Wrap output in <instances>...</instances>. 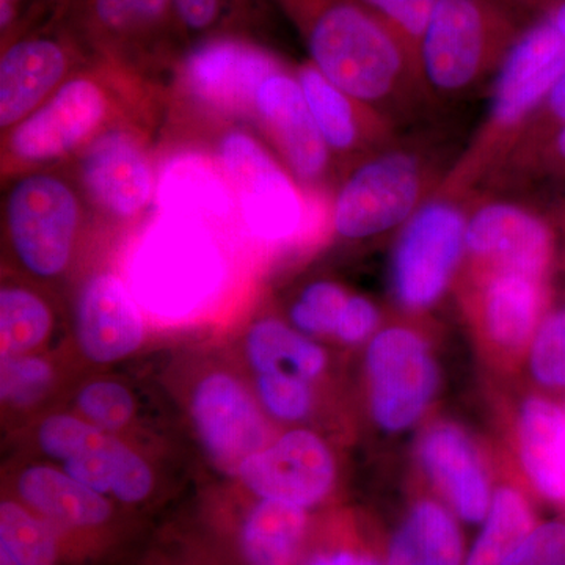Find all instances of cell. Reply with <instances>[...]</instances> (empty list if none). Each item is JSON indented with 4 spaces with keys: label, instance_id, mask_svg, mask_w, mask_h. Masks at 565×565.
I'll return each instance as SVG.
<instances>
[{
    "label": "cell",
    "instance_id": "6da1fadb",
    "mask_svg": "<svg viewBox=\"0 0 565 565\" xmlns=\"http://www.w3.org/2000/svg\"><path fill=\"white\" fill-rule=\"evenodd\" d=\"M311 63L334 85L393 118L424 99L418 74L384 25L355 0H278Z\"/></svg>",
    "mask_w": 565,
    "mask_h": 565
},
{
    "label": "cell",
    "instance_id": "7a4b0ae2",
    "mask_svg": "<svg viewBox=\"0 0 565 565\" xmlns=\"http://www.w3.org/2000/svg\"><path fill=\"white\" fill-rule=\"evenodd\" d=\"M564 71V36L550 22L534 20L494 74L484 122L434 193L462 200L492 177Z\"/></svg>",
    "mask_w": 565,
    "mask_h": 565
},
{
    "label": "cell",
    "instance_id": "3957f363",
    "mask_svg": "<svg viewBox=\"0 0 565 565\" xmlns=\"http://www.w3.org/2000/svg\"><path fill=\"white\" fill-rule=\"evenodd\" d=\"M533 21L505 0H440L419 47L424 98L456 99L473 92L497 74Z\"/></svg>",
    "mask_w": 565,
    "mask_h": 565
},
{
    "label": "cell",
    "instance_id": "277c9868",
    "mask_svg": "<svg viewBox=\"0 0 565 565\" xmlns=\"http://www.w3.org/2000/svg\"><path fill=\"white\" fill-rule=\"evenodd\" d=\"M225 270L210 223L159 212L134 247L129 291L148 313L182 319L218 292Z\"/></svg>",
    "mask_w": 565,
    "mask_h": 565
},
{
    "label": "cell",
    "instance_id": "5b68a950",
    "mask_svg": "<svg viewBox=\"0 0 565 565\" xmlns=\"http://www.w3.org/2000/svg\"><path fill=\"white\" fill-rule=\"evenodd\" d=\"M103 61V68L74 73L43 106L7 132L3 166L21 170L58 161L117 126L120 99L111 88V74L118 63Z\"/></svg>",
    "mask_w": 565,
    "mask_h": 565
},
{
    "label": "cell",
    "instance_id": "8992f818",
    "mask_svg": "<svg viewBox=\"0 0 565 565\" xmlns=\"http://www.w3.org/2000/svg\"><path fill=\"white\" fill-rule=\"evenodd\" d=\"M423 152L393 141L366 156L345 174L333 199L332 225L344 239L392 232L411 221L437 191Z\"/></svg>",
    "mask_w": 565,
    "mask_h": 565
},
{
    "label": "cell",
    "instance_id": "52a82bcc",
    "mask_svg": "<svg viewBox=\"0 0 565 565\" xmlns=\"http://www.w3.org/2000/svg\"><path fill=\"white\" fill-rule=\"evenodd\" d=\"M217 161L253 236L278 244L302 232L307 199L285 163L262 141L243 129H232L218 143Z\"/></svg>",
    "mask_w": 565,
    "mask_h": 565
},
{
    "label": "cell",
    "instance_id": "ba28073f",
    "mask_svg": "<svg viewBox=\"0 0 565 565\" xmlns=\"http://www.w3.org/2000/svg\"><path fill=\"white\" fill-rule=\"evenodd\" d=\"M3 214L22 266L43 278L62 274L81 225L79 195L73 185L57 174H24L11 185Z\"/></svg>",
    "mask_w": 565,
    "mask_h": 565
},
{
    "label": "cell",
    "instance_id": "9c48e42d",
    "mask_svg": "<svg viewBox=\"0 0 565 565\" xmlns=\"http://www.w3.org/2000/svg\"><path fill=\"white\" fill-rule=\"evenodd\" d=\"M467 215L460 199L433 193L405 223L392 264L394 294L422 310L440 299L465 252Z\"/></svg>",
    "mask_w": 565,
    "mask_h": 565
},
{
    "label": "cell",
    "instance_id": "30bf717a",
    "mask_svg": "<svg viewBox=\"0 0 565 565\" xmlns=\"http://www.w3.org/2000/svg\"><path fill=\"white\" fill-rule=\"evenodd\" d=\"M55 21L96 57L129 70L184 35L173 0H58Z\"/></svg>",
    "mask_w": 565,
    "mask_h": 565
},
{
    "label": "cell",
    "instance_id": "8fae6325",
    "mask_svg": "<svg viewBox=\"0 0 565 565\" xmlns=\"http://www.w3.org/2000/svg\"><path fill=\"white\" fill-rule=\"evenodd\" d=\"M87 47L62 22L51 21L2 44L0 128L3 134L43 106L77 73Z\"/></svg>",
    "mask_w": 565,
    "mask_h": 565
},
{
    "label": "cell",
    "instance_id": "7c38bea8",
    "mask_svg": "<svg viewBox=\"0 0 565 565\" xmlns=\"http://www.w3.org/2000/svg\"><path fill=\"white\" fill-rule=\"evenodd\" d=\"M282 63L267 50L237 39L217 36L200 41L178 73L181 92L207 111L255 117L259 87Z\"/></svg>",
    "mask_w": 565,
    "mask_h": 565
},
{
    "label": "cell",
    "instance_id": "4fadbf2b",
    "mask_svg": "<svg viewBox=\"0 0 565 565\" xmlns=\"http://www.w3.org/2000/svg\"><path fill=\"white\" fill-rule=\"evenodd\" d=\"M79 174L88 199L104 214L129 221L156 200L158 173L145 139L120 125L107 129L81 151Z\"/></svg>",
    "mask_w": 565,
    "mask_h": 565
},
{
    "label": "cell",
    "instance_id": "5bb4252c",
    "mask_svg": "<svg viewBox=\"0 0 565 565\" xmlns=\"http://www.w3.org/2000/svg\"><path fill=\"white\" fill-rule=\"evenodd\" d=\"M371 407L386 430L414 424L433 399L437 370L422 338L407 329L385 330L367 351Z\"/></svg>",
    "mask_w": 565,
    "mask_h": 565
},
{
    "label": "cell",
    "instance_id": "9a60e30c",
    "mask_svg": "<svg viewBox=\"0 0 565 565\" xmlns=\"http://www.w3.org/2000/svg\"><path fill=\"white\" fill-rule=\"evenodd\" d=\"M465 250L492 269L544 280L555 253L552 226L511 200H487L467 215Z\"/></svg>",
    "mask_w": 565,
    "mask_h": 565
},
{
    "label": "cell",
    "instance_id": "2e32d148",
    "mask_svg": "<svg viewBox=\"0 0 565 565\" xmlns=\"http://www.w3.org/2000/svg\"><path fill=\"white\" fill-rule=\"evenodd\" d=\"M255 118L297 181L318 188L326 180L333 156L296 74L282 66L263 82L256 93Z\"/></svg>",
    "mask_w": 565,
    "mask_h": 565
},
{
    "label": "cell",
    "instance_id": "e0dca14e",
    "mask_svg": "<svg viewBox=\"0 0 565 565\" xmlns=\"http://www.w3.org/2000/svg\"><path fill=\"white\" fill-rule=\"evenodd\" d=\"M237 476L262 500L308 508L329 492L334 465L321 438L308 430H292L277 444L248 457Z\"/></svg>",
    "mask_w": 565,
    "mask_h": 565
},
{
    "label": "cell",
    "instance_id": "ac0fdd59",
    "mask_svg": "<svg viewBox=\"0 0 565 565\" xmlns=\"http://www.w3.org/2000/svg\"><path fill=\"white\" fill-rule=\"evenodd\" d=\"M192 415L207 455L225 473L262 451L266 430L252 397L232 375L212 374L196 386Z\"/></svg>",
    "mask_w": 565,
    "mask_h": 565
},
{
    "label": "cell",
    "instance_id": "d6986e66",
    "mask_svg": "<svg viewBox=\"0 0 565 565\" xmlns=\"http://www.w3.org/2000/svg\"><path fill=\"white\" fill-rule=\"evenodd\" d=\"M296 77L333 159L362 161L394 141V120L353 98L308 62Z\"/></svg>",
    "mask_w": 565,
    "mask_h": 565
},
{
    "label": "cell",
    "instance_id": "ffe728a7",
    "mask_svg": "<svg viewBox=\"0 0 565 565\" xmlns=\"http://www.w3.org/2000/svg\"><path fill=\"white\" fill-rule=\"evenodd\" d=\"M76 333L81 351L95 363L117 362L140 348L143 318L125 281L114 274L87 281L77 302Z\"/></svg>",
    "mask_w": 565,
    "mask_h": 565
},
{
    "label": "cell",
    "instance_id": "44dd1931",
    "mask_svg": "<svg viewBox=\"0 0 565 565\" xmlns=\"http://www.w3.org/2000/svg\"><path fill=\"white\" fill-rule=\"evenodd\" d=\"M154 202L161 214L185 215L210 225L237 210L221 163L199 152H182L166 162L158 174Z\"/></svg>",
    "mask_w": 565,
    "mask_h": 565
},
{
    "label": "cell",
    "instance_id": "7402d4cb",
    "mask_svg": "<svg viewBox=\"0 0 565 565\" xmlns=\"http://www.w3.org/2000/svg\"><path fill=\"white\" fill-rule=\"evenodd\" d=\"M18 493L29 509L62 533L95 531L106 525L111 516V505L103 493L51 467L22 471Z\"/></svg>",
    "mask_w": 565,
    "mask_h": 565
},
{
    "label": "cell",
    "instance_id": "603a6c76",
    "mask_svg": "<svg viewBox=\"0 0 565 565\" xmlns=\"http://www.w3.org/2000/svg\"><path fill=\"white\" fill-rule=\"evenodd\" d=\"M63 471L126 504L140 503L152 489V473L145 460L102 429L63 462Z\"/></svg>",
    "mask_w": 565,
    "mask_h": 565
},
{
    "label": "cell",
    "instance_id": "cb8c5ba5",
    "mask_svg": "<svg viewBox=\"0 0 565 565\" xmlns=\"http://www.w3.org/2000/svg\"><path fill=\"white\" fill-rule=\"evenodd\" d=\"M423 460L457 514L467 522H481L490 508L489 486L467 438L452 427H438L424 440Z\"/></svg>",
    "mask_w": 565,
    "mask_h": 565
},
{
    "label": "cell",
    "instance_id": "d4e9b609",
    "mask_svg": "<svg viewBox=\"0 0 565 565\" xmlns=\"http://www.w3.org/2000/svg\"><path fill=\"white\" fill-rule=\"evenodd\" d=\"M523 463L535 487L550 500L565 503V412L533 397L520 418Z\"/></svg>",
    "mask_w": 565,
    "mask_h": 565
},
{
    "label": "cell",
    "instance_id": "484cf974",
    "mask_svg": "<svg viewBox=\"0 0 565 565\" xmlns=\"http://www.w3.org/2000/svg\"><path fill=\"white\" fill-rule=\"evenodd\" d=\"M541 303V280L492 269L482 292L487 332L504 348H520L533 333Z\"/></svg>",
    "mask_w": 565,
    "mask_h": 565
},
{
    "label": "cell",
    "instance_id": "4316f807",
    "mask_svg": "<svg viewBox=\"0 0 565 565\" xmlns=\"http://www.w3.org/2000/svg\"><path fill=\"white\" fill-rule=\"evenodd\" d=\"M305 530V508L262 500L241 527V556L245 565H294Z\"/></svg>",
    "mask_w": 565,
    "mask_h": 565
},
{
    "label": "cell",
    "instance_id": "83f0119b",
    "mask_svg": "<svg viewBox=\"0 0 565 565\" xmlns=\"http://www.w3.org/2000/svg\"><path fill=\"white\" fill-rule=\"evenodd\" d=\"M462 537L440 505L414 508L394 534L388 565H462Z\"/></svg>",
    "mask_w": 565,
    "mask_h": 565
},
{
    "label": "cell",
    "instance_id": "f1b7e54d",
    "mask_svg": "<svg viewBox=\"0 0 565 565\" xmlns=\"http://www.w3.org/2000/svg\"><path fill=\"white\" fill-rule=\"evenodd\" d=\"M247 353L259 374L289 367L297 377L313 379L326 364V355L319 345L275 319H266L253 327L247 337Z\"/></svg>",
    "mask_w": 565,
    "mask_h": 565
},
{
    "label": "cell",
    "instance_id": "f546056e",
    "mask_svg": "<svg viewBox=\"0 0 565 565\" xmlns=\"http://www.w3.org/2000/svg\"><path fill=\"white\" fill-rule=\"evenodd\" d=\"M62 531L25 504L0 503V548L18 565H58Z\"/></svg>",
    "mask_w": 565,
    "mask_h": 565
},
{
    "label": "cell",
    "instance_id": "4dcf8cb0",
    "mask_svg": "<svg viewBox=\"0 0 565 565\" xmlns=\"http://www.w3.org/2000/svg\"><path fill=\"white\" fill-rule=\"evenodd\" d=\"M533 530V515L522 494L501 489L465 565H501Z\"/></svg>",
    "mask_w": 565,
    "mask_h": 565
},
{
    "label": "cell",
    "instance_id": "1f68e13d",
    "mask_svg": "<svg viewBox=\"0 0 565 565\" xmlns=\"http://www.w3.org/2000/svg\"><path fill=\"white\" fill-rule=\"evenodd\" d=\"M51 311L36 294L18 286L0 291L2 355H21L43 343L51 330Z\"/></svg>",
    "mask_w": 565,
    "mask_h": 565
},
{
    "label": "cell",
    "instance_id": "d6a6232c",
    "mask_svg": "<svg viewBox=\"0 0 565 565\" xmlns=\"http://www.w3.org/2000/svg\"><path fill=\"white\" fill-rule=\"evenodd\" d=\"M565 128V71L559 79L555 82L552 90L545 96L544 102L534 111L531 120L526 122L523 131L520 132L511 152L505 156L503 163L498 167L492 177L508 180L514 177L531 158L548 143L561 129Z\"/></svg>",
    "mask_w": 565,
    "mask_h": 565
},
{
    "label": "cell",
    "instance_id": "836d02e7",
    "mask_svg": "<svg viewBox=\"0 0 565 565\" xmlns=\"http://www.w3.org/2000/svg\"><path fill=\"white\" fill-rule=\"evenodd\" d=\"M397 41L418 74L419 47L440 0H355ZM419 79V74H418Z\"/></svg>",
    "mask_w": 565,
    "mask_h": 565
},
{
    "label": "cell",
    "instance_id": "e575fe53",
    "mask_svg": "<svg viewBox=\"0 0 565 565\" xmlns=\"http://www.w3.org/2000/svg\"><path fill=\"white\" fill-rule=\"evenodd\" d=\"M2 401L17 407L39 403L52 382L50 364L36 356L2 355Z\"/></svg>",
    "mask_w": 565,
    "mask_h": 565
},
{
    "label": "cell",
    "instance_id": "d590c367",
    "mask_svg": "<svg viewBox=\"0 0 565 565\" xmlns=\"http://www.w3.org/2000/svg\"><path fill=\"white\" fill-rule=\"evenodd\" d=\"M349 297L343 288L330 281H318L308 286L294 303L292 322L308 333L337 332L338 321Z\"/></svg>",
    "mask_w": 565,
    "mask_h": 565
},
{
    "label": "cell",
    "instance_id": "8d00e7d4",
    "mask_svg": "<svg viewBox=\"0 0 565 565\" xmlns=\"http://www.w3.org/2000/svg\"><path fill=\"white\" fill-rule=\"evenodd\" d=\"M77 407L99 429L117 430L132 418L134 399L117 382H93L77 394Z\"/></svg>",
    "mask_w": 565,
    "mask_h": 565
},
{
    "label": "cell",
    "instance_id": "74e56055",
    "mask_svg": "<svg viewBox=\"0 0 565 565\" xmlns=\"http://www.w3.org/2000/svg\"><path fill=\"white\" fill-rule=\"evenodd\" d=\"M247 0H173L174 13L184 35L202 41L226 35Z\"/></svg>",
    "mask_w": 565,
    "mask_h": 565
},
{
    "label": "cell",
    "instance_id": "f35d334b",
    "mask_svg": "<svg viewBox=\"0 0 565 565\" xmlns=\"http://www.w3.org/2000/svg\"><path fill=\"white\" fill-rule=\"evenodd\" d=\"M531 370L541 384L565 388V313L557 311L539 327L531 349Z\"/></svg>",
    "mask_w": 565,
    "mask_h": 565
},
{
    "label": "cell",
    "instance_id": "ab89813d",
    "mask_svg": "<svg viewBox=\"0 0 565 565\" xmlns=\"http://www.w3.org/2000/svg\"><path fill=\"white\" fill-rule=\"evenodd\" d=\"M305 379L285 371L259 374L258 392L270 414L281 419L303 418L310 408V390Z\"/></svg>",
    "mask_w": 565,
    "mask_h": 565
},
{
    "label": "cell",
    "instance_id": "60d3db41",
    "mask_svg": "<svg viewBox=\"0 0 565 565\" xmlns=\"http://www.w3.org/2000/svg\"><path fill=\"white\" fill-rule=\"evenodd\" d=\"M501 565H565V523L534 527Z\"/></svg>",
    "mask_w": 565,
    "mask_h": 565
},
{
    "label": "cell",
    "instance_id": "b9f144b4",
    "mask_svg": "<svg viewBox=\"0 0 565 565\" xmlns=\"http://www.w3.org/2000/svg\"><path fill=\"white\" fill-rule=\"evenodd\" d=\"M95 424L82 422L68 415H55L44 419L39 430V444L44 455L65 462L93 434Z\"/></svg>",
    "mask_w": 565,
    "mask_h": 565
},
{
    "label": "cell",
    "instance_id": "7bdbcfd3",
    "mask_svg": "<svg viewBox=\"0 0 565 565\" xmlns=\"http://www.w3.org/2000/svg\"><path fill=\"white\" fill-rule=\"evenodd\" d=\"M377 319V310L370 300L360 296L349 297L334 333L345 343H359L373 332Z\"/></svg>",
    "mask_w": 565,
    "mask_h": 565
},
{
    "label": "cell",
    "instance_id": "ee69618b",
    "mask_svg": "<svg viewBox=\"0 0 565 565\" xmlns=\"http://www.w3.org/2000/svg\"><path fill=\"white\" fill-rule=\"evenodd\" d=\"M565 174V128L545 143L514 177H563Z\"/></svg>",
    "mask_w": 565,
    "mask_h": 565
},
{
    "label": "cell",
    "instance_id": "f6af8a7d",
    "mask_svg": "<svg viewBox=\"0 0 565 565\" xmlns=\"http://www.w3.org/2000/svg\"><path fill=\"white\" fill-rule=\"evenodd\" d=\"M531 20H544L565 39V0H505Z\"/></svg>",
    "mask_w": 565,
    "mask_h": 565
},
{
    "label": "cell",
    "instance_id": "bcb514c9",
    "mask_svg": "<svg viewBox=\"0 0 565 565\" xmlns=\"http://www.w3.org/2000/svg\"><path fill=\"white\" fill-rule=\"evenodd\" d=\"M307 565H381L373 557L353 552L323 553L311 557Z\"/></svg>",
    "mask_w": 565,
    "mask_h": 565
}]
</instances>
